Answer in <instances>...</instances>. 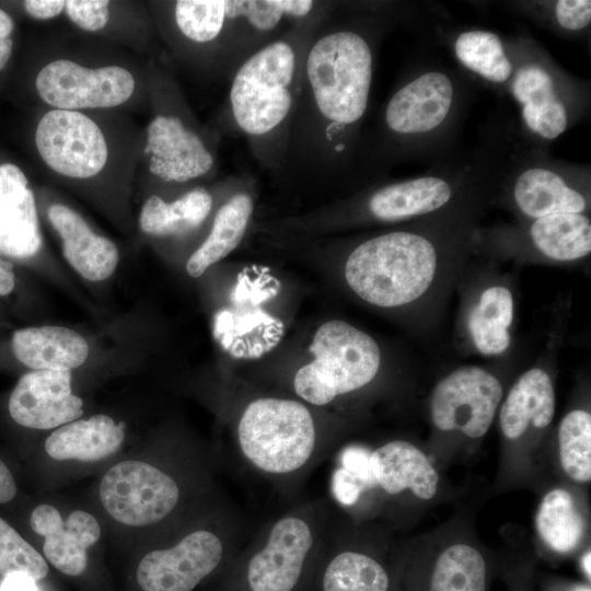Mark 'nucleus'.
I'll list each match as a JSON object with an SVG mask.
<instances>
[{"instance_id": "nucleus-30", "label": "nucleus", "mask_w": 591, "mask_h": 591, "mask_svg": "<svg viewBox=\"0 0 591 591\" xmlns=\"http://www.w3.org/2000/svg\"><path fill=\"white\" fill-rule=\"evenodd\" d=\"M535 526L542 541L553 551L569 553L581 543L586 520L572 495L563 488L548 491L542 499Z\"/></svg>"}, {"instance_id": "nucleus-14", "label": "nucleus", "mask_w": 591, "mask_h": 591, "mask_svg": "<svg viewBox=\"0 0 591 591\" xmlns=\"http://www.w3.org/2000/svg\"><path fill=\"white\" fill-rule=\"evenodd\" d=\"M71 371L32 370L12 390L8 409L20 426L47 430L71 422L83 414V401L72 394Z\"/></svg>"}, {"instance_id": "nucleus-24", "label": "nucleus", "mask_w": 591, "mask_h": 591, "mask_svg": "<svg viewBox=\"0 0 591 591\" xmlns=\"http://www.w3.org/2000/svg\"><path fill=\"white\" fill-rule=\"evenodd\" d=\"M215 195L205 186L188 189L172 201L158 195L143 204L139 225L146 234L158 237H179L198 230L215 207Z\"/></svg>"}, {"instance_id": "nucleus-6", "label": "nucleus", "mask_w": 591, "mask_h": 591, "mask_svg": "<svg viewBox=\"0 0 591 591\" xmlns=\"http://www.w3.org/2000/svg\"><path fill=\"white\" fill-rule=\"evenodd\" d=\"M310 350L314 358L297 371L293 389L311 405L324 406L363 387L380 368L381 354L375 340L340 320L322 324Z\"/></svg>"}, {"instance_id": "nucleus-20", "label": "nucleus", "mask_w": 591, "mask_h": 591, "mask_svg": "<svg viewBox=\"0 0 591 591\" xmlns=\"http://www.w3.org/2000/svg\"><path fill=\"white\" fill-rule=\"evenodd\" d=\"M252 179L241 178L215 212L210 231L189 256L186 270L192 277L201 276L210 266L223 259L242 242L252 221L255 196Z\"/></svg>"}, {"instance_id": "nucleus-3", "label": "nucleus", "mask_w": 591, "mask_h": 591, "mask_svg": "<svg viewBox=\"0 0 591 591\" xmlns=\"http://www.w3.org/2000/svg\"><path fill=\"white\" fill-rule=\"evenodd\" d=\"M332 5L315 0H178L170 11L190 55L229 82L257 49Z\"/></svg>"}, {"instance_id": "nucleus-36", "label": "nucleus", "mask_w": 591, "mask_h": 591, "mask_svg": "<svg viewBox=\"0 0 591 591\" xmlns=\"http://www.w3.org/2000/svg\"><path fill=\"white\" fill-rule=\"evenodd\" d=\"M68 18L78 27L97 32L105 27L109 18V1L67 0L65 7Z\"/></svg>"}, {"instance_id": "nucleus-18", "label": "nucleus", "mask_w": 591, "mask_h": 591, "mask_svg": "<svg viewBox=\"0 0 591 591\" xmlns=\"http://www.w3.org/2000/svg\"><path fill=\"white\" fill-rule=\"evenodd\" d=\"M369 487L379 486L386 494L410 491L417 498L434 497L439 475L426 454L404 440H393L369 452Z\"/></svg>"}, {"instance_id": "nucleus-2", "label": "nucleus", "mask_w": 591, "mask_h": 591, "mask_svg": "<svg viewBox=\"0 0 591 591\" xmlns=\"http://www.w3.org/2000/svg\"><path fill=\"white\" fill-rule=\"evenodd\" d=\"M333 7L257 49L229 81L222 130L242 136L268 172H285L305 54Z\"/></svg>"}, {"instance_id": "nucleus-32", "label": "nucleus", "mask_w": 591, "mask_h": 591, "mask_svg": "<svg viewBox=\"0 0 591 591\" xmlns=\"http://www.w3.org/2000/svg\"><path fill=\"white\" fill-rule=\"evenodd\" d=\"M512 318L511 292L500 286L486 289L468 318V329L476 348L487 356L503 352L510 344L508 327Z\"/></svg>"}, {"instance_id": "nucleus-8", "label": "nucleus", "mask_w": 591, "mask_h": 591, "mask_svg": "<svg viewBox=\"0 0 591 591\" xmlns=\"http://www.w3.org/2000/svg\"><path fill=\"white\" fill-rule=\"evenodd\" d=\"M106 512L129 526H144L164 519L179 499L170 475L141 461H124L111 467L100 484Z\"/></svg>"}, {"instance_id": "nucleus-38", "label": "nucleus", "mask_w": 591, "mask_h": 591, "mask_svg": "<svg viewBox=\"0 0 591 591\" xmlns=\"http://www.w3.org/2000/svg\"><path fill=\"white\" fill-rule=\"evenodd\" d=\"M25 11L34 19L48 20L56 18L66 7L65 0H26L23 2Z\"/></svg>"}, {"instance_id": "nucleus-27", "label": "nucleus", "mask_w": 591, "mask_h": 591, "mask_svg": "<svg viewBox=\"0 0 591 591\" xmlns=\"http://www.w3.org/2000/svg\"><path fill=\"white\" fill-rule=\"evenodd\" d=\"M512 91L523 105L528 127L545 139H555L567 128L564 104L554 92L552 77L538 66L521 68L513 80Z\"/></svg>"}, {"instance_id": "nucleus-42", "label": "nucleus", "mask_w": 591, "mask_h": 591, "mask_svg": "<svg viewBox=\"0 0 591 591\" xmlns=\"http://www.w3.org/2000/svg\"><path fill=\"white\" fill-rule=\"evenodd\" d=\"M14 30L12 18L2 9H0V39L9 38Z\"/></svg>"}, {"instance_id": "nucleus-22", "label": "nucleus", "mask_w": 591, "mask_h": 591, "mask_svg": "<svg viewBox=\"0 0 591 591\" xmlns=\"http://www.w3.org/2000/svg\"><path fill=\"white\" fill-rule=\"evenodd\" d=\"M125 439L123 424L99 414L58 427L45 441L47 454L58 461L104 460L121 447Z\"/></svg>"}, {"instance_id": "nucleus-37", "label": "nucleus", "mask_w": 591, "mask_h": 591, "mask_svg": "<svg viewBox=\"0 0 591 591\" xmlns=\"http://www.w3.org/2000/svg\"><path fill=\"white\" fill-rule=\"evenodd\" d=\"M555 14L559 25L569 31L586 27L591 20V1L560 0L556 3Z\"/></svg>"}, {"instance_id": "nucleus-33", "label": "nucleus", "mask_w": 591, "mask_h": 591, "mask_svg": "<svg viewBox=\"0 0 591 591\" xmlns=\"http://www.w3.org/2000/svg\"><path fill=\"white\" fill-rule=\"evenodd\" d=\"M457 59L488 81L505 82L512 71L499 37L486 31H468L455 40Z\"/></svg>"}, {"instance_id": "nucleus-34", "label": "nucleus", "mask_w": 591, "mask_h": 591, "mask_svg": "<svg viewBox=\"0 0 591 591\" xmlns=\"http://www.w3.org/2000/svg\"><path fill=\"white\" fill-rule=\"evenodd\" d=\"M559 457L564 472L575 482L591 479V415L576 409L568 413L558 428Z\"/></svg>"}, {"instance_id": "nucleus-17", "label": "nucleus", "mask_w": 591, "mask_h": 591, "mask_svg": "<svg viewBox=\"0 0 591 591\" xmlns=\"http://www.w3.org/2000/svg\"><path fill=\"white\" fill-rule=\"evenodd\" d=\"M42 246L33 190L15 164H0V254L27 258Z\"/></svg>"}, {"instance_id": "nucleus-1", "label": "nucleus", "mask_w": 591, "mask_h": 591, "mask_svg": "<svg viewBox=\"0 0 591 591\" xmlns=\"http://www.w3.org/2000/svg\"><path fill=\"white\" fill-rule=\"evenodd\" d=\"M328 18L305 54L285 172L334 171L368 107L372 48L360 32L331 26Z\"/></svg>"}, {"instance_id": "nucleus-41", "label": "nucleus", "mask_w": 591, "mask_h": 591, "mask_svg": "<svg viewBox=\"0 0 591 591\" xmlns=\"http://www.w3.org/2000/svg\"><path fill=\"white\" fill-rule=\"evenodd\" d=\"M15 276L11 262L0 256V296H7L14 289Z\"/></svg>"}, {"instance_id": "nucleus-25", "label": "nucleus", "mask_w": 591, "mask_h": 591, "mask_svg": "<svg viewBox=\"0 0 591 591\" xmlns=\"http://www.w3.org/2000/svg\"><path fill=\"white\" fill-rule=\"evenodd\" d=\"M412 577L410 591H488L489 568L477 548L455 543L440 552L424 575Z\"/></svg>"}, {"instance_id": "nucleus-40", "label": "nucleus", "mask_w": 591, "mask_h": 591, "mask_svg": "<svg viewBox=\"0 0 591 591\" xmlns=\"http://www.w3.org/2000/svg\"><path fill=\"white\" fill-rule=\"evenodd\" d=\"M16 493L15 478L8 465L0 459V505L13 500Z\"/></svg>"}, {"instance_id": "nucleus-5", "label": "nucleus", "mask_w": 591, "mask_h": 591, "mask_svg": "<svg viewBox=\"0 0 591 591\" xmlns=\"http://www.w3.org/2000/svg\"><path fill=\"white\" fill-rule=\"evenodd\" d=\"M237 442L245 460L258 471L271 475L294 473L313 456L315 422L299 401L260 397L242 413Z\"/></svg>"}, {"instance_id": "nucleus-15", "label": "nucleus", "mask_w": 591, "mask_h": 591, "mask_svg": "<svg viewBox=\"0 0 591 591\" xmlns=\"http://www.w3.org/2000/svg\"><path fill=\"white\" fill-rule=\"evenodd\" d=\"M30 524L35 533L44 537V556L56 569L73 577L84 571L86 551L101 536V528L94 515L76 510L63 521L55 507L43 503L31 512Z\"/></svg>"}, {"instance_id": "nucleus-29", "label": "nucleus", "mask_w": 591, "mask_h": 591, "mask_svg": "<svg viewBox=\"0 0 591 591\" xmlns=\"http://www.w3.org/2000/svg\"><path fill=\"white\" fill-rule=\"evenodd\" d=\"M395 576L378 558L363 552L343 551L326 564L321 591H397Z\"/></svg>"}, {"instance_id": "nucleus-31", "label": "nucleus", "mask_w": 591, "mask_h": 591, "mask_svg": "<svg viewBox=\"0 0 591 591\" xmlns=\"http://www.w3.org/2000/svg\"><path fill=\"white\" fill-rule=\"evenodd\" d=\"M535 246L555 260H573L591 251L590 219L581 213H557L536 219L531 227Z\"/></svg>"}, {"instance_id": "nucleus-19", "label": "nucleus", "mask_w": 591, "mask_h": 591, "mask_svg": "<svg viewBox=\"0 0 591 591\" xmlns=\"http://www.w3.org/2000/svg\"><path fill=\"white\" fill-rule=\"evenodd\" d=\"M47 217L61 239L63 257L81 277L103 281L113 275L119 262L114 242L95 234L86 221L68 206L51 205Z\"/></svg>"}, {"instance_id": "nucleus-4", "label": "nucleus", "mask_w": 591, "mask_h": 591, "mask_svg": "<svg viewBox=\"0 0 591 591\" xmlns=\"http://www.w3.org/2000/svg\"><path fill=\"white\" fill-rule=\"evenodd\" d=\"M436 269L437 254L429 240L396 231L359 244L346 259L345 279L368 303L395 308L424 294Z\"/></svg>"}, {"instance_id": "nucleus-39", "label": "nucleus", "mask_w": 591, "mask_h": 591, "mask_svg": "<svg viewBox=\"0 0 591 591\" xmlns=\"http://www.w3.org/2000/svg\"><path fill=\"white\" fill-rule=\"evenodd\" d=\"M0 591H38L36 581L23 573L3 576L0 581Z\"/></svg>"}, {"instance_id": "nucleus-16", "label": "nucleus", "mask_w": 591, "mask_h": 591, "mask_svg": "<svg viewBox=\"0 0 591 591\" xmlns=\"http://www.w3.org/2000/svg\"><path fill=\"white\" fill-rule=\"evenodd\" d=\"M454 89L442 72H426L402 86L389 101L384 121L397 135L427 132L447 118Z\"/></svg>"}, {"instance_id": "nucleus-26", "label": "nucleus", "mask_w": 591, "mask_h": 591, "mask_svg": "<svg viewBox=\"0 0 591 591\" xmlns=\"http://www.w3.org/2000/svg\"><path fill=\"white\" fill-rule=\"evenodd\" d=\"M451 187L442 178L426 176L383 186L371 194L367 208L381 221H398L439 209L449 201Z\"/></svg>"}, {"instance_id": "nucleus-28", "label": "nucleus", "mask_w": 591, "mask_h": 591, "mask_svg": "<svg viewBox=\"0 0 591 591\" xmlns=\"http://www.w3.org/2000/svg\"><path fill=\"white\" fill-rule=\"evenodd\" d=\"M513 193L522 212L535 219L557 213H581L586 209L584 197L546 169L533 167L522 172Z\"/></svg>"}, {"instance_id": "nucleus-35", "label": "nucleus", "mask_w": 591, "mask_h": 591, "mask_svg": "<svg viewBox=\"0 0 591 591\" xmlns=\"http://www.w3.org/2000/svg\"><path fill=\"white\" fill-rule=\"evenodd\" d=\"M23 573L35 581L45 578L48 566L43 556L0 517V576Z\"/></svg>"}, {"instance_id": "nucleus-9", "label": "nucleus", "mask_w": 591, "mask_h": 591, "mask_svg": "<svg viewBox=\"0 0 591 591\" xmlns=\"http://www.w3.org/2000/svg\"><path fill=\"white\" fill-rule=\"evenodd\" d=\"M40 99L54 109L78 111L115 107L134 94L132 74L119 66L88 68L68 59H56L36 76Z\"/></svg>"}, {"instance_id": "nucleus-13", "label": "nucleus", "mask_w": 591, "mask_h": 591, "mask_svg": "<svg viewBox=\"0 0 591 591\" xmlns=\"http://www.w3.org/2000/svg\"><path fill=\"white\" fill-rule=\"evenodd\" d=\"M223 556L222 540L211 531L197 530L172 547L146 554L137 568V581L143 591H193Z\"/></svg>"}, {"instance_id": "nucleus-23", "label": "nucleus", "mask_w": 591, "mask_h": 591, "mask_svg": "<svg viewBox=\"0 0 591 591\" xmlns=\"http://www.w3.org/2000/svg\"><path fill=\"white\" fill-rule=\"evenodd\" d=\"M555 413V393L549 375L540 368L524 372L503 402L499 421L510 440L520 438L529 425L545 428Z\"/></svg>"}, {"instance_id": "nucleus-44", "label": "nucleus", "mask_w": 591, "mask_h": 591, "mask_svg": "<svg viewBox=\"0 0 591 591\" xmlns=\"http://www.w3.org/2000/svg\"><path fill=\"white\" fill-rule=\"evenodd\" d=\"M583 568L588 577H590V552H588L583 558Z\"/></svg>"}, {"instance_id": "nucleus-11", "label": "nucleus", "mask_w": 591, "mask_h": 591, "mask_svg": "<svg viewBox=\"0 0 591 591\" xmlns=\"http://www.w3.org/2000/svg\"><path fill=\"white\" fill-rule=\"evenodd\" d=\"M503 394L500 381L490 372L466 366L451 372L433 389L430 413L442 431L459 430L470 438L489 429Z\"/></svg>"}, {"instance_id": "nucleus-10", "label": "nucleus", "mask_w": 591, "mask_h": 591, "mask_svg": "<svg viewBox=\"0 0 591 591\" xmlns=\"http://www.w3.org/2000/svg\"><path fill=\"white\" fill-rule=\"evenodd\" d=\"M35 146L56 173L71 178L99 174L108 159V146L99 125L78 111L51 109L38 121Z\"/></svg>"}, {"instance_id": "nucleus-21", "label": "nucleus", "mask_w": 591, "mask_h": 591, "mask_svg": "<svg viewBox=\"0 0 591 591\" xmlns=\"http://www.w3.org/2000/svg\"><path fill=\"white\" fill-rule=\"evenodd\" d=\"M14 357L32 370H68L82 366L90 352L78 332L62 326L18 329L11 338Z\"/></svg>"}, {"instance_id": "nucleus-12", "label": "nucleus", "mask_w": 591, "mask_h": 591, "mask_svg": "<svg viewBox=\"0 0 591 591\" xmlns=\"http://www.w3.org/2000/svg\"><path fill=\"white\" fill-rule=\"evenodd\" d=\"M310 522L298 514L279 518L263 546L246 561L245 591H296L314 546Z\"/></svg>"}, {"instance_id": "nucleus-43", "label": "nucleus", "mask_w": 591, "mask_h": 591, "mask_svg": "<svg viewBox=\"0 0 591 591\" xmlns=\"http://www.w3.org/2000/svg\"><path fill=\"white\" fill-rule=\"evenodd\" d=\"M12 48L13 40L11 37L0 39V70H2L7 66L12 54Z\"/></svg>"}, {"instance_id": "nucleus-7", "label": "nucleus", "mask_w": 591, "mask_h": 591, "mask_svg": "<svg viewBox=\"0 0 591 591\" xmlns=\"http://www.w3.org/2000/svg\"><path fill=\"white\" fill-rule=\"evenodd\" d=\"M158 113L147 127L149 172L166 184H187L217 172V136L202 132L181 111Z\"/></svg>"}]
</instances>
